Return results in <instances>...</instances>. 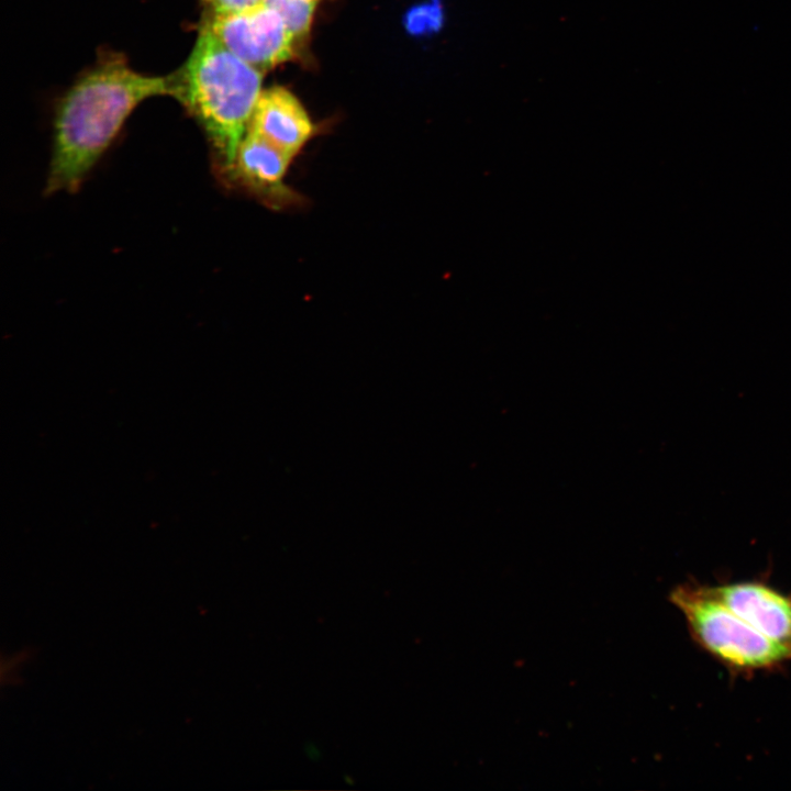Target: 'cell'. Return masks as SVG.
Wrapping results in <instances>:
<instances>
[{
	"label": "cell",
	"mask_w": 791,
	"mask_h": 791,
	"mask_svg": "<svg viewBox=\"0 0 791 791\" xmlns=\"http://www.w3.org/2000/svg\"><path fill=\"white\" fill-rule=\"evenodd\" d=\"M264 0H204L205 15H221L252 9Z\"/></svg>",
	"instance_id": "9"
},
{
	"label": "cell",
	"mask_w": 791,
	"mask_h": 791,
	"mask_svg": "<svg viewBox=\"0 0 791 791\" xmlns=\"http://www.w3.org/2000/svg\"><path fill=\"white\" fill-rule=\"evenodd\" d=\"M203 23L230 51L263 73L292 58L299 43L265 2L239 12L205 15Z\"/></svg>",
	"instance_id": "4"
},
{
	"label": "cell",
	"mask_w": 791,
	"mask_h": 791,
	"mask_svg": "<svg viewBox=\"0 0 791 791\" xmlns=\"http://www.w3.org/2000/svg\"><path fill=\"white\" fill-rule=\"evenodd\" d=\"M172 75L174 97L202 125L229 171L263 92V71L202 23L189 57Z\"/></svg>",
	"instance_id": "2"
},
{
	"label": "cell",
	"mask_w": 791,
	"mask_h": 791,
	"mask_svg": "<svg viewBox=\"0 0 791 791\" xmlns=\"http://www.w3.org/2000/svg\"><path fill=\"white\" fill-rule=\"evenodd\" d=\"M275 9L300 41L310 31L320 0H264Z\"/></svg>",
	"instance_id": "8"
},
{
	"label": "cell",
	"mask_w": 791,
	"mask_h": 791,
	"mask_svg": "<svg viewBox=\"0 0 791 791\" xmlns=\"http://www.w3.org/2000/svg\"><path fill=\"white\" fill-rule=\"evenodd\" d=\"M247 131L294 157L315 127L297 97L283 87H271L263 90Z\"/></svg>",
	"instance_id": "7"
},
{
	"label": "cell",
	"mask_w": 791,
	"mask_h": 791,
	"mask_svg": "<svg viewBox=\"0 0 791 791\" xmlns=\"http://www.w3.org/2000/svg\"><path fill=\"white\" fill-rule=\"evenodd\" d=\"M670 600L686 619L693 640L729 671L753 675L775 670L790 656L734 612L712 587L682 584Z\"/></svg>",
	"instance_id": "3"
},
{
	"label": "cell",
	"mask_w": 791,
	"mask_h": 791,
	"mask_svg": "<svg viewBox=\"0 0 791 791\" xmlns=\"http://www.w3.org/2000/svg\"><path fill=\"white\" fill-rule=\"evenodd\" d=\"M175 94L174 76H148L112 57L86 73L64 94L54 120L46 193L76 190L144 100Z\"/></svg>",
	"instance_id": "1"
},
{
	"label": "cell",
	"mask_w": 791,
	"mask_h": 791,
	"mask_svg": "<svg viewBox=\"0 0 791 791\" xmlns=\"http://www.w3.org/2000/svg\"><path fill=\"white\" fill-rule=\"evenodd\" d=\"M292 159L291 155L247 131L229 172L264 202L282 208L298 198L285 182Z\"/></svg>",
	"instance_id": "6"
},
{
	"label": "cell",
	"mask_w": 791,
	"mask_h": 791,
	"mask_svg": "<svg viewBox=\"0 0 791 791\" xmlns=\"http://www.w3.org/2000/svg\"><path fill=\"white\" fill-rule=\"evenodd\" d=\"M734 612L779 645L791 658V594L764 581H738L712 586Z\"/></svg>",
	"instance_id": "5"
}]
</instances>
